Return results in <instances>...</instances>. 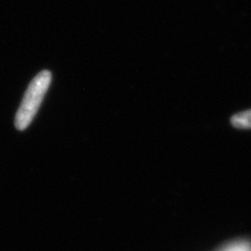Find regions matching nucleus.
<instances>
[{"label": "nucleus", "mask_w": 251, "mask_h": 251, "mask_svg": "<svg viewBox=\"0 0 251 251\" xmlns=\"http://www.w3.org/2000/svg\"><path fill=\"white\" fill-rule=\"evenodd\" d=\"M50 82L51 74L49 70H43L33 78L22 99L17 114H16V129L22 131L28 127L38 112Z\"/></svg>", "instance_id": "1"}, {"label": "nucleus", "mask_w": 251, "mask_h": 251, "mask_svg": "<svg viewBox=\"0 0 251 251\" xmlns=\"http://www.w3.org/2000/svg\"><path fill=\"white\" fill-rule=\"evenodd\" d=\"M230 122L233 127L237 129H251V109L234 114Z\"/></svg>", "instance_id": "2"}]
</instances>
